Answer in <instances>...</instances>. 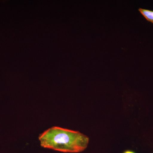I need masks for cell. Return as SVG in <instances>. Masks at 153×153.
<instances>
[{
    "mask_svg": "<svg viewBox=\"0 0 153 153\" xmlns=\"http://www.w3.org/2000/svg\"><path fill=\"white\" fill-rule=\"evenodd\" d=\"M41 146L63 152L77 153L87 148L89 138L79 131L53 127L40 135Z\"/></svg>",
    "mask_w": 153,
    "mask_h": 153,
    "instance_id": "6da1fadb",
    "label": "cell"
},
{
    "mask_svg": "<svg viewBox=\"0 0 153 153\" xmlns=\"http://www.w3.org/2000/svg\"><path fill=\"white\" fill-rule=\"evenodd\" d=\"M123 153H136L134 151L131 150H126Z\"/></svg>",
    "mask_w": 153,
    "mask_h": 153,
    "instance_id": "3957f363",
    "label": "cell"
},
{
    "mask_svg": "<svg viewBox=\"0 0 153 153\" xmlns=\"http://www.w3.org/2000/svg\"><path fill=\"white\" fill-rule=\"evenodd\" d=\"M138 10L145 19L153 24V11L142 8L139 9Z\"/></svg>",
    "mask_w": 153,
    "mask_h": 153,
    "instance_id": "7a4b0ae2",
    "label": "cell"
}]
</instances>
